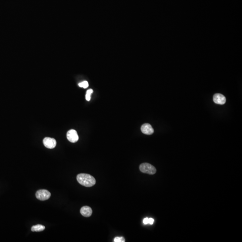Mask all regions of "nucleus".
<instances>
[{"instance_id":"0eeeda50","label":"nucleus","mask_w":242,"mask_h":242,"mask_svg":"<svg viewBox=\"0 0 242 242\" xmlns=\"http://www.w3.org/2000/svg\"><path fill=\"white\" fill-rule=\"evenodd\" d=\"M141 130L142 132L148 135H151L154 132V128L152 126L148 123H145L141 126Z\"/></svg>"},{"instance_id":"20e7f679","label":"nucleus","mask_w":242,"mask_h":242,"mask_svg":"<svg viewBox=\"0 0 242 242\" xmlns=\"http://www.w3.org/2000/svg\"><path fill=\"white\" fill-rule=\"evenodd\" d=\"M67 139L71 143H76L78 141L79 137L77 131L75 130L71 129L68 131L66 134Z\"/></svg>"},{"instance_id":"6e6552de","label":"nucleus","mask_w":242,"mask_h":242,"mask_svg":"<svg viewBox=\"0 0 242 242\" xmlns=\"http://www.w3.org/2000/svg\"><path fill=\"white\" fill-rule=\"evenodd\" d=\"M80 213L85 217H89L92 214V210L89 206H85L80 209Z\"/></svg>"},{"instance_id":"9d476101","label":"nucleus","mask_w":242,"mask_h":242,"mask_svg":"<svg viewBox=\"0 0 242 242\" xmlns=\"http://www.w3.org/2000/svg\"><path fill=\"white\" fill-rule=\"evenodd\" d=\"M93 90L91 89H88V90L87 91L86 94L85 96V98L87 101H90L91 96V94L93 93Z\"/></svg>"},{"instance_id":"ddd939ff","label":"nucleus","mask_w":242,"mask_h":242,"mask_svg":"<svg viewBox=\"0 0 242 242\" xmlns=\"http://www.w3.org/2000/svg\"><path fill=\"white\" fill-rule=\"evenodd\" d=\"M154 220L153 218H149V219H148V224H151V225H153V224H154Z\"/></svg>"},{"instance_id":"39448f33","label":"nucleus","mask_w":242,"mask_h":242,"mask_svg":"<svg viewBox=\"0 0 242 242\" xmlns=\"http://www.w3.org/2000/svg\"><path fill=\"white\" fill-rule=\"evenodd\" d=\"M44 145L46 148L49 149L55 148L57 145V142L54 138L46 137L43 140Z\"/></svg>"},{"instance_id":"f03ea898","label":"nucleus","mask_w":242,"mask_h":242,"mask_svg":"<svg viewBox=\"0 0 242 242\" xmlns=\"http://www.w3.org/2000/svg\"><path fill=\"white\" fill-rule=\"evenodd\" d=\"M140 170L144 173L149 174H154L157 172L156 168L153 165L148 163H144L140 166Z\"/></svg>"},{"instance_id":"423d86ee","label":"nucleus","mask_w":242,"mask_h":242,"mask_svg":"<svg viewBox=\"0 0 242 242\" xmlns=\"http://www.w3.org/2000/svg\"><path fill=\"white\" fill-rule=\"evenodd\" d=\"M214 102L217 104H224L226 103V98L225 96L220 93L215 94L213 97Z\"/></svg>"},{"instance_id":"7ed1b4c3","label":"nucleus","mask_w":242,"mask_h":242,"mask_svg":"<svg viewBox=\"0 0 242 242\" xmlns=\"http://www.w3.org/2000/svg\"><path fill=\"white\" fill-rule=\"evenodd\" d=\"M35 196L40 201H44L48 200L51 197V193L46 190H40L36 191Z\"/></svg>"},{"instance_id":"1a4fd4ad","label":"nucleus","mask_w":242,"mask_h":242,"mask_svg":"<svg viewBox=\"0 0 242 242\" xmlns=\"http://www.w3.org/2000/svg\"><path fill=\"white\" fill-rule=\"evenodd\" d=\"M45 227L41 225H37L31 227V231L33 232H41L43 231Z\"/></svg>"},{"instance_id":"f8f14e48","label":"nucleus","mask_w":242,"mask_h":242,"mask_svg":"<svg viewBox=\"0 0 242 242\" xmlns=\"http://www.w3.org/2000/svg\"><path fill=\"white\" fill-rule=\"evenodd\" d=\"M114 242H125V240L123 237H116L114 239Z\"/></svg>"},{"instance_id":"4468645a","label":"nucleus","mask_w":242,"mask_h":242,"mask_svg":"<svg viewBox=\"0 0 242 242\" xmlns=\"http://www.w3.org/2000/svg\"><path fill=\"white\" fill-rule=\"evenodd\" d=\"M148 219H149V218H148V217L145 218L143 220L144 224H145V225H146V224H148Z\"/></svg>"},{"instance_id":"f257e3e1","label":"nucleus","mask_w":242,"mask_h":242,"mask_svg":"<svg viewBox=\"0 0 242 242\" xmlns=\"http://www.w3.org/2000/svg\"><path fill=\"white\" fill-rule=\"evenodd\" d=\"M79 184L86 187H91L96 184V181L93 176L87 174H80L77 176Z\"/></svg>"},{"instance_id":"9b49d317","label":"nucleus","mask_w":242,"mask_h":242,"mask_svg":"<svg viewBox=\"0 0 242 242\" xmlns=\"http://www.w3.org/2000/svg\"><path fill=\"white\" fill-rule=\"evenodd\" d=\"M78 86L81 88H86L88 87L89 85L88 82L87 81H83L81 83L78 84Z\"/></svg>"}]
</instances>
